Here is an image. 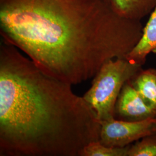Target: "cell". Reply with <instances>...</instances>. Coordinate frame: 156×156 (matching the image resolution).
<instances>
[{
    "label": "cell",
    "instance_id": "1",
    "mask_svg": "<svg viewBox=\"0 0 156 156\" xmlns=\"http://www.w3.org/2000/svg\"><path fill=\"white\" fill-rule=\"evenodd\" d=\"M105 0H0L1 41L50 76L76 85L124 57L143 34Z\"/></svg>",
    "mask_w": 156,
    "mask_h": 156
},
{
    "label": "cell",
    "instance_id": "2",
    "mask_svg": "<svg viewBox=\"0 0 156 156\" xmlns=\"http://www.w3.org/2000/svg\"><path fill=\"white\" fill-rule=\"evenodd\" d=\"M101 124L72 85L0 44V156H81Z\"/></svg>",
    "mask_w": 156,
    "mask_h": 156
},
{
    "label": "cell",
    "instance_id": "3",
    "mask_svg": "<svg viewBox=\"0 0 156 156\" xmlns=\"http://www.w3.org/2000/svg\"><path fill=\"white\" fill-rule=\"evenodd\" d=\"M142 66L125 57L106 62L95 75L84 99L94 111L100 122L115 119V108L123 86L142 69Z\"/></svg>",
    "mask_w": 156,
    "mask_h": 156
},
{
    "label": "cell",
    "instance_id": "4",
    "mask_svg": "<svg viewBox=\"0 0 156 156\" xmlns=\"http://www.w3.org/2000/svg\"><path fill=\"white\" fill-rule=\"evenodd\" d=\"M100 142L109 147H122L156 134V117L140 121L113 119L101 122Z\"/></svg>",
    "mask_w": 156,
    "mask_h": 156
},
{
    "label": "cell",
    "instance_id": "5",
    "mask_svg": "<svg viewBox=\"0 0 156 156\" xmlns=\"http://www.w3.org/2000/svg\"><path fill=\"white\" fill-rule=\"evenodd\" d=\"M122 120L140 121L156 117V112L149 106L131 82L123 86L116 105L115 115Z\"/></svg>",
    "mask_w": 156,
    "mask_h": 156
},
{
    "label": "cell",
    "instance_id": "6",
    "mask_svg": "<svg viewBox=\"0 0 156 156\" xmlns=\"http://www.w3.org/2000/svg\"><path fill=\"white\" fill-rule=\"evenodd\" d=\"M151 53H156V4L144 27L139 42L125 57L129 61L142 66Z\"/></svg>",
    "mask_w": 156,
    "mask_h": 156
},
{
    "label": "cell",
    "instance_id": "7",
    "mask_svg": "<svg viewBox=\"0 0 156 156\" xmlns=\"http://www.w3.org/2000/svg\"><path fill=\"white\" fill-rule=\"evenodd\" d=\"M156 4V0H111L113 9L121 16L141 21L151 14Z\"/></svg>",
    "mask_w": 156,
    "mask_h": 156
},
{
    "label": "cell",
    "instance_id": "8",
    "mask_svg": "<svg viewBox=\"0 0 156 156\" xmlns=\"http://www.w3.org/2000/svg\"><path fill=\"white\" fill-rule=\"evenodd\" d=\"M131 82L146 103L156 112V69H141Z\"/></svg>",
    "mask_w": 156,
    "mask_h": 156
},
{
    "label": "cell",
    "instance_id": "9",
    "mask_svg": "<svg viewBox=\"0 0 156 156\" xmlns=\"http://www.w3.org/2000/svg\"><path fill=\"white\" fill-rule=\"evenodd\" d=\"M130 145L125 147H109L100 140L93 141L84 147L81 156H128Z\"/></svg>",
    "mask_w": 156,
    "mask_h": 156
},
{
    "label": "cell",
    "instance_id": "10",
    "mask_svg": "<svg viewBox=\"0 0 156 156\" xmlns=\"http://www.w3.org/2000/svg\"><path fill=\"white\" fill-rule=\"evenodd\" d=\"M128 156H156V134L145 136L130 145Z\"/></svg>",
    "mask_w": 156,
    "mask_h": 156
},
{
    "label": "cell",
    "instance_id": "11",
    "mask_svg": "<svg viewBox=\"0 0 156 156\" xmlns=\"http://www.w3.org/2000/svg\"><path fill=\"white\" fill-rule=\"evenodd\" d=\"M106 1H107V2H109L110 4H111V0H105Z\"/></svg>",
    "mask_w": 156,
    "mask_h": 156
}]
</instances>
